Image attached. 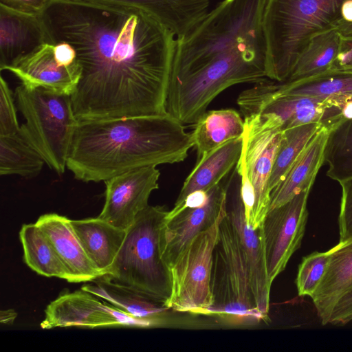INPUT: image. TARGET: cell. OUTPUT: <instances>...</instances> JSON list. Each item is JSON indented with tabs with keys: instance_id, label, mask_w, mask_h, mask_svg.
Here are the masks:
<instances>
[{
	"instance_id": "836d02e7",
	"label": "cell",
	"mask_w": 352,
	"mask_h": 352,
	"mask_svg": "<svg viewBox=\"0 0 352 352\" xmlns=\"http://www.w3.org/2000/svg\"><path fill=\"white\" fill-rule=\"evenodd\" d=\"M342 195L338 215L339 241L352 237V179L339 183Z\"/></svg>"
},
{
	"instance_id": "ba28073f",
	"label": "cell",
	"mask_w": 352,
	"mask_h": 352,
	"mask_svg": "<svg viewBox=\"0 0 352 352\" xmlns=\"http://www.w3.org/2000/svg\"><path fill=\"white\" fill-rule=\"evenodd\" d=\"M212 258V305L206 316L234 325L267 322L269 319L256 306L239 237L226 214L219 224Z\"/></svg>"
},
{
	"instance_id": "4fadbf2b",
	"label": "cell",
	"mask_w": 352,
	"mask_h": 352,
	"mask_svg": "<svg viewBox=\"0 0 352 352\" xmlns=\"http://www.w3.org/2000/svg\"><path fill=\"white\" fill-rule=\"evenodd\" d=\"M225 186L226 215L239 237L255 304L258 311L269 319L272 283L269 280L266 268L263 223L255 229L246 223L241 192V175L236 166Z\"/></svg>"
},
{
	"instance_id": "44dd1931",
	"label": "cell",
	"mask_w": 352,
	"mask_h": 352,
	"mask_svg": "<svg viewBox=\"0 0 352 352\" xmlns=\"http://www.w3.org/2000/svg\"><path fill=\"white\" fill-rule=\"evenodd\" d=\"M329 131L328 128L321 126L308 142L285 179L271 192L269 210L285 204L302 192L311 190L324 163Z\"/></svg>"
},
{
	"instance_id": "603a6c76",
	"label": "cell",
	"mask_w": 352,
	"mask_h": 352,
	"mask_svg": "<svg viewBox=\"0 0 352 352\" xmlns=\"http://www.w3.org/2000/svg\"><path fill=\"white\" fill-rule=\"evenodd\" d=\"M243 149V136L229 140L199 158L186 177L174 207L179 206L190 193L208 191L219 184L235 167Z\"/></svg>"
},
{
	"instance_id": "7c38bea8",
	"label": "cell",
	"mask_w": 352,
	"mask_h": 352,
	"mask_svg": "<svg viewBox=\"0 0 352 352\" xmlns=\"http://www.w3.org/2000/svg\"><path fill=\"white\" fill-rule=\"evenodd\" d=\"M309 192H300L285 204L269 210L265 215L263 222L265 257L271 283L301 245L309 216Z\"/></svg>"
},
{
	"instance_id": "ac0fdd59",
	"label": "cell",
	"mask_w": 352,
	"mask_h": 352,
	"mask_svg": "<svg viewBox=\"0 0 352 352\" xmlns=\"http://www.w3.org/2000/svg\"><path fill=\"white\" fill-rule=\"evenodd\" d=\"M50 42L43 16L0 4V68L6 70L42 44Z\"/></svg>"
},
{
	"instance_id": "74e56055",
	"label": "cell",
	"mask_w": 352,
	"mask_h": 352,
	"mask_svg": "<svg viewBox=\"0 0 352 352\" xmlns=\"http://www.w3.org/2000/svg\"><path fill=\"white\" fill-rule=\"evenodd\" d=\"M341 17L340 21L352 23V0H345L341 7Z\"/></svg>"
},
{
	"instance_id": "6da1fadb",
	"label": "cell",
	"mask_w": 352,
	"mask_h": 352,
	"mask_svg": "<svg viewBox=\"0 0 352 352\" xmlns=\"http://www.w3.org/2000/svg\"><path fill=\"white\" fill-rule=\"evenodd\" d=\"M50 43L69 42L81 66L71 95L78 120L167 114L177 37L141 10L55 0Z\"/></svg>"
},
{
	"instance_id": "484cf974",
	"label": "cell",
	"mask_w": 352,
	"mask_h": 352,
	"mask_svg": "<svg viewBox=\"0 0 352 352\" xmlns=\"http://www.w3.org/2000/svg\"><path fill=\"white\" fill-rule=\"evenodd\" d=\"M244 121L232 109L206 111L197 122L191 133L197 160L225 142L242 137Z\"/></svg>"
},
{
	"instance_id": "ffe728a7",
	"label": "cell",
	"mask_w": 352,
	"mask_h": 352,
	"mask_svg": "<svg viewBox=\"0 0 352 352\" xmlns=\"http://www.w3.org/2000/svg\"><path fill=\"white\" fill-rule=\"evenodd\" d=\"M328 252L327 272L310 297L322 325L329 324L337 302L352 290V237L339 241Z\"/></svg>"
},
{
	"instance_id": "4dcf8cb0",
	"label": "cell",
	"mask_w": 352,
	"mask_h": 352,
	"mask_svg": "<svg viewBox=\"0 0 352 352\" xmlns=\"http://www.w3.org/2000/svg\"><path fill=\"white\" fill-rule=\"evenodd\" d=\"M327 176L342 182L352 179V119L330 130L324 151Z\"/></svg>"
},
{
	"instance_id": "7402d4cb",
	"label": "cell",
	"mask_w": 352,
	"mask_h": 352,
	"mask_svg": "<svg viewBox=\"0 0 352 352\" xmlns=\"http://www.w3.org/2000/svg\"><path fill=\"white\" fill-rule=\"evenodd\" d=\"M71 224L89 259L101 276L112 266L126 234L98 217L71 220Z\"/></svg>"
},
{
	"instance_id": "5bb4252c",
	"label": "cell",
	"mask_w": 352,
	"mask_h": 352,
	"mask_svg": "<svg viewBox=\"0 0 352 352\" xmlns=\"http://www.w3.org/2000/svg\"><path fill=\"white\" fill-rule=\"evenodd\" d=\"M131 327L146 324L84 289L65 292L52 301L41 323L43 329L55 327Z\"/></svg>"
},
{
	"instance_id": "9c48e42d",
	"label": "cell",
	"mask_w": 352,
	"mask_h": 352,
	"mask_svg": "<svg viewBox=\"0 0 352 352\" xmlns=\"http://www.w3.org/2000/svg\"><path fill=\"white\" fill-rule=\"evenodd\" d=\"M226 214L208 229L197 234L170 268L171 294L166 307L206 316L212 305L210 281L213 251L219 224Z\"/></svg>"
},
{
	"instance_id": "ab89813d",
	"label": "cell",
	"mask_w": 352,
	"mask_h": 352,
	"mask_svg": "<svg viewBox=\"0 0 352 352\" xmlns=\"http://www.w3.org/2000/svg\"><path fill=\"white\" fill-rule=\"evenodd\" d=\"M335 28L340 32L343 36H352V23H346L342 21H338Z\"/></svg>"
},
{
	"instance_id": "5b68a950",
	"label": "cell",
	"mask_w": 352,
	"mask_h": 352,
	"mask_svg": "<svg viewBox=\"0 0 352 352\" xmlns=\"http://www.w3.org/2000/svg\"><path fill=\"white\" fill-rule=\"evenodd\" d=\"M266 2L222 0L194 30L177 38L170 85L241 43L264 41L262 22Z\"/></svg>"
},
{
	"instance_id": "8fae6325",
	"label": "cell",
	"mask_w": 352,
	"mask_h": 352,
	"mask_svg": "<svg viewBox=\"0 0 352 352\" xmlns=\"http://www.w3.org/2000/svg\"><path fill=\"white\" fill-rule=\"evenodd\" d=\"M6 70L27 87H42L70 96L81 75L77 52L65 41L45 43Z\"/></svg>"
},
{
	"instance_id": "30bf717a",
	"label": "cell",
	"mask_w": 352,
	"mask_h": 352,
	"mask_svg": "<svg viewBox=\"0 0 352 352\" xmlns=\"http://www.w3.org/2000/svg\"><path fill=\"white\" fill-rule=\"evenodd\" d=\"M243 149L238 164L243 168L255 194V208L250 227L262 225L269 210L268 183L280 142L282 129L270 114L244 117Z\"/></svg>"
},
{
	"instance_id": "4316f807",
	"label": "cell",
	"mask_w": 352,
	"mask_h": 352,
	"mask_svg": "<svg viewBox=\"0 0 352 352\" xmlns=\"http://www.w3.org/2000/svg\"><path fill=\"white\" fill-rule=\"evenodd\" d=\"M341 41L342 34L336 28L311 36L287 80L311 77L329 69L340 52Z\"/></svg>"
},
{
	"instance_id": "52a82bcc",
	"label": "cell",
	"mask_w": 352,
	"mask_h": 352,
	"mask_svg": "<svg viewBox=\"0 0 352 352\" xmlns=\"http://www.w3.org/2000/svg\"><path fill=\"white\" fill-rule=\"evenodd\" d=\"M19 110L25 122L19 131L58 174H63L78 119L71 96L42 87L21 84L14 92Z\"/></svg>"
},
{
	"instance_id": "cb8c5ba5",
	"label": "cell",
	"mask_w": 352,
	"mask_h": 352,
	"mask_svg": "<svg viewBox=\"0 0 352 352\" xmlns=\"http://www.w3.org/2000/svg\"><path fill=\"white\" fill-rule=\"evenodd\" d=\"M81 289L104 300L116 309L144 322L147 328L166 324L170 309L100 276Z\"/></svg>"
},
{
	"instance_id": "e0dca14e",
	"label": "cell",
	"mask_w": 352,
	"mask_h": 352,
	"mask_svg": "<svg viewBox=\"0 0 352 352\" xmlns=\"http://www.w3.org/2000/svg\"><path fill=\"white\" fill-rule=\"evenodd\" d=\"M100 6L127 8L151 15L179 38L188 34L209 11V0H61Z\"/></svg>"
},
{
	"instance_id": "8d00e7d4",
	"label": "cell",
	"mask_w": 352,
	"mask_h": 352,
	"mask_svg": "<svg viewBox=\"0 0 352 352\" xmlns=\"http://www.w3.org/2000/svg\"><path fill=\"white\" fill-rule=\"evenodd\" d=\"M329 69L352 70V36H342L340 52Z\"/></svg>"
},
{
	"instance_id": "2e32d148",
	"label": "cell",
	"mask_w": 352,
	"mask_h": 352,
	"mask_svg": "<svg viewBox=\"0 0 352 352\" xmlns=\"http://www.w3.org/2000/svg\"><path fill=\"white\" fill-rule=\"evenodd\" d=\"M226 186L220 182L209 190L206 203L186 208L169 221H165L162 234V257L169 267L190 241L211 227L226 214Z\"/></svg>"
},
{
	"instance_id": "d590c367",
	"label": "cell",
	"mask_w": 352,
	"mask_h": 352,
	"mask_svg": "<svg viewBox=\"0 0 352 352\" xmlns=\"http://www.w3.org/2000/svg\"><path fill=\"white\" fill-rule=\"evenodd\" d=\"M351 321H352V290L337 302L331 312L329 323L342 326Z\"/></svg>"
},
{
	"instance_id": "83f0119b",
	"label": "cell",
	"mask_w": 352,
	"mask_h": 352,
	"mask_svg": "<svg viewBox=\"0 0 352 352\" xmlns=\"http://www.w3.org/2000/svg\"><path fill=\"white\" fill-rule=\"evenodd\" d=\"M19 238L28 266L44 276L67 279L65 269L55 250L36 223L23 225Z\"/></svg>"
},
{
	"instance_id": "d4e9b609",
	"label": "cell",
	"mask_w": 352,
	"mask_h": 352,
	"mask_svg": "<svg viewBox=\"0 0 352 352\" xmlns=\"http://www.w3.org/2000/svg\"><path fill=\"white\" fill-rule=\"evenodd\" d=\"M267 83L278 94L325 99L327 109L352 100V70L328 69L321 74L295 80L279 82L268 79Z\"/></svg>"
},
{
	"instance_id": "f546056e",
	"label": "cell",
	"mask_w": 352,
	"mask_h": 352,
	"mask_svg": "<svg viewBox=\"0 0 352 352\" xmlns=\"http://www.w3.org/2000/svg\"><path fill=\"white\" fill-rule=\"evenodd\" d=\"M310 123L283 131L268 183L270 193L285 177L308 142L321 127Z\"/></svg>"
},
{
	"instance_id": "f35d334b",
	"label": "cell",
	"mask_w": 352,
	"mask_h": 352,
	"mask_svg": "<svg viewBox=\"0 0 352 352\" xmlns=\"http://www.w3.org/2000/svg\"><path fill=\"white\" fill-rule=\"evenodd\" d=\"M17 316V314L13 309L1 310L0 312V322L1 324H12Z\"/></svg>"
},
{
	"instance_id": "1f68e13d",
	"label": "cell",
	"mask_w": 352,
	"mask_h": 352,
	"mask_svg": "<svg viewBox=\"0 0 352 352\" xmlns=\"http://www.w3.org/2000/svg\"><path fill=\"white\" fill-rule=\"evenodd\" d=\"M329 261L328 251H315L302 258L295 280L298 296L314 294L327 272Z\"/></svg>"
},
{
	"instance_id": "9a60e30c",
	"label": "cell",
	"mask_w": 352,
	"mask_h": 352,
	"mask_svg": "<svg viewBox=\"0 0 352 352\" xmlns=\"http://www.w3.org/2000/svg\"><path fill=\"white\" fill-rule=\"evenodd\" d=\"M156 166L133 169L104 181L105 202L98 217L127 230L139 212L148 206L151 192L159 188Z\"/></svg>"
},
{
	"instance_id": "7a4b0ae2",
	"label": "cell",
	"mask_w": 352,
	"mask_h": 352,
	"mask_svg": "<svg viewBox=\"0 0 352 352\" xmlns=\"http://www.w3.org/2000/svg\"><path fill=\"white\" fill-rule=\"evenodd\" d=\"M193 146L191 133L168 113L79 120L67 168L76 179L104 182L133 169L181 162Z\"/></svg>"
},
{
	"instance_id": "d6a6232c",
	"label": "cell",
	"mask_w": 352,
	"mask_h": 352,
	"mask_svg": "<svg viewBox=\"0 0 352 352\" xmlns=\"http://www.w3.org/2000/svg\"><path fill=\"white\" fill-rule=\"evenodd\" d=\"M8 82L1 76L0 78V135H8L19 131L16 116V103Z\"/></svg>"
},
{
	"instance_id": "e575fe53",
	"label": "cell",
	"mask_w": 352,
	"mask_h": 352,
	"mask_svg": "<svg viewBox=\"0 0 352 352\" xmlns=\"http://www.w3.org/2000/svg\"><path fill=\"white\" fill-rule=\"evenodd\" d=\"M55 0H0V4L20 12L43 16Z\"/></svg>"
},
{
	"instance_id": "3957f363",
	"label": "cell",
	"mask_w": 352,
	"mask_h": 352,
	"mask_svg": "<svg viewBox=\"0 0 352 352\" xmlns=\"http://www.w3.org/2000/svg\"><path fill=\"white\" fill-rule=\"evenodd\" d=\"M345 0H267L262 22L267 78L287 80L314 35L335 28Z\"/></svg>"
},
{
	"instance_id": "f1b7e54d",
	"label": "cell",
	"mask_w": 352,
	"mask_h": 352,
	"mask_svg": "<svg viewBox=\"0 0 352 352\" xmlns=\"http://www.w3.org/2000/svg\"><path fill=\"white\" fill-rule=\"evenodd\" d=\"M45 162L41 154L19 131L0 135V175L37 176Z\"/></svg>"
},
{
	"instance_id": "277c9868",
	"label": "cell",
	"mask_w": 352,
	"mask_h": 352,
	"mask_svg": "<svg viewBox=\"0 0 352 352\" xmlns=\"http://www.w3.org/2000/svg\"><path fill=\"white\" fill-rule=\"evenodd\" d=\"M264 41L241 43L169 86L167 113L183 124H195L210 102L229 87L267 79Z\"/></svg>"
},
{
	"instance_id": "8992f818",
	"label": "cell",
	"mask_w": 352,
	"mask_h": 352,
	"mask_svg": "<svg viewBox=\"0 0 352 352\" xmlns=\"http://www.w3.org/2000/svg\"><path fill=\"white\" fill-rule=\"evenodd\" d=\"M168 210L148 206L126 230L123 244L102 276L118 286L166 306L171 294L169 267L162 257V234Z\"/></svg>"
},
{
	"instance_id": "d6986e66",
	"label": "cell",
	"mask_w": 352,
	"mask_h": 352,
	"mask_svg": "<svg viewBox=\"0 0 352 352\" xmlns=\"http://www.w3.org/2000/svg\"><path fill=\"white\" fill-rule=\"evenodd\" d=\"M36 224L55 250L65 269L68 282H91L101 276L87 256L70 219L56 213H50L41 215Z\"/></svg>"
}]
</instances>
